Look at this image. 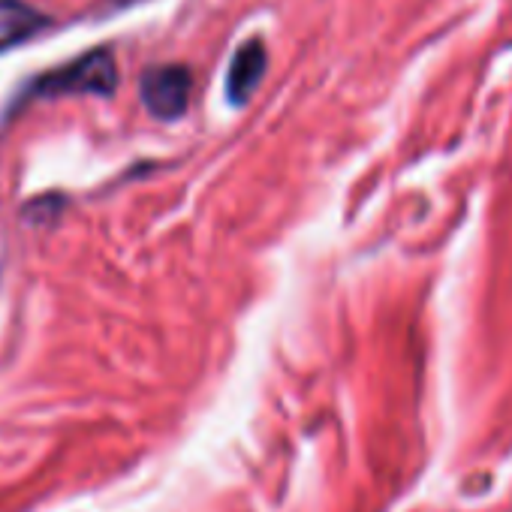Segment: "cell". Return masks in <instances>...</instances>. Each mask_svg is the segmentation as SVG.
Instances as JSON below:
<instances>
[{"label":"cell","instance_id":"obj_2","mask_svg":"<svg viewBox=\"0 0 512 512\" xmlns=\"http://www.w3.org/2000/svg\"><path fill=\"white\" fill-rule=\"evenodd\" d=\"M190 94H193V76L181 64L151 67L139 82V97L145 109L160 121H178L190 106Z\"/></svg>","mask_w":512,"mask_h":512},{"label":"cell","instance_id":"obj_4","mask_svg":"<svg viewBox=\"0 0 512 512\" xmlns=\"http://www.w3.org/2000/svg\"><path fill=\"white\" fill-rule=\"evenodd\" d=\"M52 25L46 13L25 4V0H0V55L43 34Z\"/></svg>","mask_w":512,"mask_h":512},{"label":"cell","instance_id":"obj_3","mask_svg":"<svg viewBox=\"0 0 512 512\" xmlns=\"http://www.w3.org/2000/svg\"><path fill=\"white\" fill-rule=\"evenodd\" d=\"M266 67H269V52H266L263 40H247L229 64V76H226L229 103H235V106L247 103L253 97V91L260 88Z\"/></svg>","mask_w":512,"mask_h":512},{"label":"cell","instance_id":"obj_1","mask_svg":"<svg viewBox=\"0 0 512 512\" xmlns=\"http://www.w3.org/2000/svg\"><path fill=\"white\" fill-rule=\"evenodd\" d=\"M118 88V64L109 49H94L58 70L34 79L19 100H58V97H112Z\"/></svg>","mask_w":512,"mask_h":512}]
</instances>
